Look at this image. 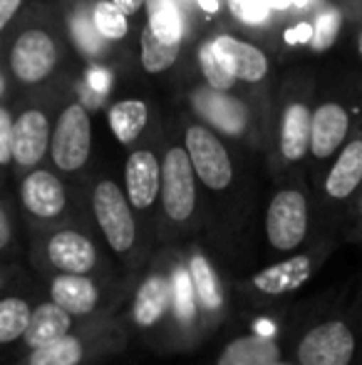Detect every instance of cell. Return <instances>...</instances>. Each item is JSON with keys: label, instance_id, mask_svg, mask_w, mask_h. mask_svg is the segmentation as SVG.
Instances as JSON below:
<instances>
[{"label": "cell", "instance_id": "obj_1", "mask_svg": "<svg viewBox=\"0 0 362 365\" xmlns=\"http://www.w3.org/2000/svg\"><path fill=\"white\" fill-rule=\"evenodd\" d=\"M335 249H338V234H323L308 249L263 261L256 269L236 276V284H233L236 316L280 313L320 274Z\"/></svg>", "mask_w": 362, "mask_h": 365}, {"label": "cell", "instance_id": "obj_2", "mask_svg": "<svg viewBox=\"0 0 362 365\" xmlns=\"http://www.w3.org/2000/svg\"><path fill=\"white\" fill-rule=\"evenodd\" d=\"M28 261L40 276L122 271L90 219L30 229Z\"/></svg>", "mask_w": 362, "mask_h": 365}, {"label": "cell", "instance_id": "obj_3", "mask_svg": "<svg viewBox=\"0 0 362 365\" xmlns=\"http://www.w3.org/2000/svg\"><path fill=\"white\" fill-rule=\"evenodd\" d=\"M174 244L159 246L147 266L134 276L129 298L122 308V321L132 333V341L166 356L169 351L171 308H174Z\"/></svg>", "mask_w": 362, "mask_h": 365}, {"label": "cell", "instance_id": "obj_4", "mask_svg": "<svg viewBox=\"0 0 362 365\" xmlns=\"http://www.w3.org/2000/svg\"><path fill=\"white\" fill-rule=\"evenodd\" d=\"M87 217L124 274H139L154 256L156 246L149 241L134 207L127 199L124 184L110 177L92 182Z\"/></svg>", "mask_w": 362, "mask_h": 365}, {"label": "cell", "instance_id": "obj_5", "mask_svg": "<svg viewBox=\"0 0 362 365\" xmlns=\"http://www.w3.org/2000/svg\"><path fill=\"white\" fill-rule=\"evenodd\" d=\"M295 365L362 363V291L350 306H335L305 318L288 346Z\"/></svg>", "mask_w": 362, "mask_h": 365}, {"label": "cell", "instance_id": "obj_6", "mask_svg": "<svg viewBox=\"0 0 362 365\" xmlns=\"http://www.w3.org/2000/svg\"><path fill=\"white\" fill-rule=\"evenodd\" d=\"M132 333L122 316L82 321L63 338L3 365H102L129 348Z\"/></svg>", "mask_w": 362, "mask_h": 365}, {"label": "cell", "instance_id": "obj_7", "mask_svg": "<svg viewBox=\"0 0 362 365\" xmlns=\"http://www.w3.org/2000/svg\"><path fill=\"white\" fill-rule=\"evenodd\" d=\"M179 246L191 274L198 308H201L203 336L206 341H211L236 318V298H233L236 271L203 236L188 239Z\"/></svg>", "mask_w": 362, "mask_h": 365}, {"label": "cell", "instance_id": "obj_8", "mask_svg": "<svg viewBox=\"0 0 362 365\" xmlns=\"http://www.w3.org/2000/svg\"><path fill=\"white\" fill-rule=\"evenodd\" d=\"M198 177L186 147H169L161 157V246L203 236Z\"/></svg>", "mask_w": 362, "mask_h": 365}, {"label": "cell", "instance_id": "obj_9", "mask_svg": "<svg viewBox=\"0 0 362 365\" xmlns=\"http://www.w3.org/2000/svg\"><path fill=\"white\" fill-rule=\"evenodd\" d=\"M325 231L320 226L318 209L310 194L298 184H288L273 192L263 212V249L266 261L303 251L320 239Z\"/></svg>", "mask_w": 362, "mask_h": 365}, {"label": "cell", "instance_id": "obj_10", "mask_svg": "<svg viewBox=\"0 0 362 365\" xmlns=\"http://www.w3.org/2000/svg\"><path fill=\"white\" fill-rule=\"evenodd\" d=\"M137 274H53L40 276L45 291L80 323L119 316Z\"/></svg>", "mask_w": 362, "mask_h": 365}, {"label": "cell", "instance_id": "obj_11", "mask_svg": "<svg viewBox=\"0 0 362 365\" xmlns=\"http://www.w3.org/2000/svg\"><path fill=\"white\" fill-rule=\"evenodd\" d=\"M0 351L3 361H8L28 331L35 306L48 291L30 261L0 266Z\"/></svg>", "mask_w": 362, "mask_h": 365}, {"label": "cell", "instance_id": "obj_12", "mask_svg": "<svg viewBox=\"0 0 362 365\" xmlns=\"http://www.w3.org/2000/svg\"><path fill=\"white\" fill-rule=\"evenodd\" d=\"M18 204L28 221V229L85 219L82 214L73 212V197L65 179L53 169H45L43 164L25 172V177L20 179Z\"/></svg>", "mask_w": 362, "mask_h": 365}, {"label": "cell", "instance_id": "obj_13", "mask_svg": "<svg viewBox=\"0 0 362 365\" xmlns=\"http://www.w3.org/2000/svg\"><path fill=\"white\" fill-rule=\"evenodd\" d=\"M124 192L151 244L159 249L161 226V159L151 149H134L124 164Z\"/></svg>", "mask_w": 362, "mask_h": 365}, {"label": "cell", "instance_id": "obj_14", "mask_svg": "<svg viewBox=\"0 0 362 365\" xmlns=\"http://www.w3.org/2000/svg\"><path fill=\"white\" fill-rule=\"evenodd\" d=\"M171 281H174V308H171L169 351H166V356H188V353H196L208 341L203 336L201 308H198L193 281L191 274H188L186 261L181 256L179 244H174Z\"/></svg>", "mask_w": 362, "mask_h": 365}, {"label": "cell", "instance_id": "obj_15", "mask_svg": "<svg viewBox=\"0 0 362 365\" xmlns=\"http://www.w3.org/2000/svg\"><path fill=\"white\" fill-rule=\"evenodd\" d=\"M183 147H186L191 164L196 169V177L201 187L208 194H226L236 184V167L228 154L226 145L213 135L208 127L191 125L183 137Z\"/></svg>", "mask_w": 362, "mask_h": 365}, {"label": "cell", "instance_id": "obj_16", "mask_svg": "<svg viewBox=\"0 0 362 365\" xmlns=\"http://www.w3.org/2000/svg\"><path fill=\"white\" fill-rule=\"evenodd\" d=\"M362 189V137L348 142L338 152L335 162L330 164V169L323 177V187H320V207L328 209V231L338 234L340 229V209L350 207V202L355 199ZM340 236V234H338Z\"/></svg>", "mask_w": 362, "mask_h": 365}, {"label": "cell", "instance_id": "obj_17", "mask_svg": "<svg viewBox=\"0 0 362 365\" xmlns=\"http://www.w3.org/2000/svg\"><path fill=\"white\" fill-rule=\"evenodd\" d=\"M92 154V122L85 105H70L53 130L50 162L60 174L75 177L85 169Z\"/></svg>", "mask_w": 362, "mask_h": 365}, {"label": "cell", "instance_id": "obj_18", "mask_svg": "<svg viewBox=\"0 0 362 365\" xmlns=\"http://www.w3.org/2000/svg\"><path fill=\"white\" fill-rule=\"evenodd\" d=\"M283 358H288V348L283 346V341L273 333L253 328V331L233 333L228 341H223L211 365H273Z\"/></svg>", "mask_w": 362, "mask_h": 365}, {"label": "cell", "instance_id": "obj_19", "mask_svg": "<svg viewBox=\"0 0 362 365\" xmlns=\"http://www.w3.org/2000/svg\"><path fill=\"white\" fill-rule=\"evenodd\" d=\"M58 65V48L45 30H25L10 50V70L20 82L45 80Z\"/></svg>", "mask_w": 362, "mask_h": 365}, {"label": "cell", "instance_id": "obj_20", "mask_svg": "<svg viewBox=\"0 0 362 365\" xmlns=\"http://www.w3.org/2000/svg\"><path fill=\"white\" fill-rule=\"evenodd\" d=\"M78 323L80 321L73 316V313L65 311V308L60 306L58 301H53L50 296H45L43 301L35 306V313H33V318H30L28 331H25L23 341H20V346L15 348V353L8 358V361L58 341V338H63L65 333L73 331ZM8 361H3V363H8Z\"/></svg>", "mask_w": 362, "mask_h": 365}, {"label": "cell", "instance_id": "obj_21", "mask_svg": "<svg viewBox=\"0 0 362 365\" xmlns=\"http://www.w3.org/2000/svg\"><path fill=\"white\" fill-rule=\"evenodd\" d=\"M50 145H53V132L45 112L28 110L15 120L13 164H18L23 172L40 167V162L50 154Z\"/></svg>", "mask_w": 362, "mask_h": 365}, {"label": "cell", "instance_id": "obj_22", "mask_svg": "<svg viewBox=\"0 0 362 365\" xmlns=\"http://www.w3.org/2000/svg\"><path fill=\"white\" fill-rule=\"evenodd\" d=\"M350 117L345 107L338 102H325L313 112V145H310V157L315 162H328L335 154L348 145Z\"/></svg>", "mask_w": 362, "mask_h": 365}, {"label": "cell", "instance_id": "obj_23", "mask_svg": "<svg viewBox=\"0 0 362 365\" xmlns=\"http://www.w3.org/2000/svg\"><path fill=\"white\" fill-rule=\"evenodd\" d=\"M193 107L206 122H211L218 132L231 137H241L248 127V112L238 100L228 97L216 87H203L193 95Z\"/></svg>", "mask_w": 362, "mask_h": 365}, {"label": "cell", "instance_id": "obj_24", "mask_svg": "<svg viewBox=\"0 0 362 365\" xmlns=\"http://www.w3.org/2000/svg\"><path fill=\"white\" fill-rule=\"evenodd\" d=\"M313 145V112L303 102H293L285 107L280 120L278 152L285 164H298L310 154Z\"/></svg>", "mask_w": 362, "mask_h": 365}, {"label": "cell", "instance_id": "obj_25", "mask_svg": "<svg viewBox=\"0 0 362 365\" xmlns=\"http://www.w3.org/2000/svg\"><path fill=\"white\" fill-rule=\"evenodd\" d=\"M28 234L30 229L20 204L15 209L13 202L5 199L0 207V266L28 261Z\"/></svg>", "mask_w": 362, "mask_h": 365}, {"label": "cell", "instance_id": "obj_26", "mask_svg": "<svg viewBox=\"0 0 362 365\" xmlns=\"http://www.w3.org/2000/svg\"><path fill=\"white\" fill-rule=\"evenodd\" d=\"M213 43H216L218 53L226 58V63L231 65V70L236 73L238 80L258 82L266 77L268 60L258 48L243 43V40L231 38V35H218V38H213Z\"/></svg>", "mask_w": 362, "mask_h": 365}, {"label": "cell", "instance_id": "obj_27", "mask_svg": "<svg viewBox=\"0 0 362 365\" xmlns=\"http://www.w3.org/2000/svg\"><path fill=\"white\" fill-rule=\"evenodd\" d=\"M149 112L142 100H122L110 110V130L119 145H132L142 137Z\"/></svg>", "mask_w": 362, "mask_h": 365}, {"label": "cell", "instance_id": "obj_28", "mask_svg": "<svg viewBox=\"0 0 362 365\" xmlns=\"http://www.w3.org/2000/svg\"><path fill=\"white\" fill-rule=\"evenodd\" d=\"M147 15L149 28L159 40L171 45H181L183 38V20L176 0H147Z\"/></svg>", "mask_w": 362, "mask_h": 365}, {"label": "cell", "instance_id": "obj_29", "mask_svg": "<svg viewBox=\"0 0 362 365\" xmlns=\"http://www.w3.org/2000/svg\"><path fill=\"white\" fill-rule=\"evenodd\" d=\"M198 63H201V73L211 87L226 92L236 85V80H238L236 73H233L231 65L226 63V58L218 53L213 40H208V43L201 45V50H198Z\"/></svg>", "mask_w": 362, "mask_h": 365}, {"label": "cell", "instance_id": "obj_30", "mask_svg": "<svg viewBox=\"0 0 362 365\" xmlns=\"http://www.w3.org/2000/svg\"><path fill=\"white\" fill-rule=\"evenodd\" d=\"M179 48L181 45H171L159 40L151 28L147 25V30L142 33V65H144L147 73H164L179 58Z\"/></svg>", "mask_w": 362, "mask_h": 365}, {"label": "cell", "instance_id": "obj_31", "mask_svg": "<svg viewBox=\"0 0 362 365\" xmlns=\"http://www.w3.org/2000/svg\"><path fill=\"white\" fill-rule=\"evenodd\" d=\"M92 20H95L97 30H100V35L105 40H122L127 35V30H129L127 13L115 0H100V3H95Z\"/></svg>", "mask_w": 362, "mask_h": 365}, {"label": "cell", "instance_id": "obj_32", "mask_svg": "<svg viewBox=\"0 0 362 365\" xmlns=\"http://www.w3.org/2000/svg\"><path fill=\"white\" fill-rule=\"evenodd\" d=\"M315 35H313V48L315 50H328L335 43L340 33V10L338 8H325L315 20Z\"/></svg>", "mask_w": 362, "mask_h": 365}, {"label": "cell", "instance_id": "obj_33", "mask_svg": "<svg viewBox=\"0 0 362 365\" xmlns=\"http://www.w3.org/2000/svg\"><path fill=\"white\" fill-rule=\"evenodd\" d=\"M228 8H231V13L246 25L266 23L273 10L271 5H268V0H228Z\"/></svg>", "mask_w": 362, "mask_h": 365}, {"label": "cell", "instance_id": "obj_34", "mask_svg": "<svg viewBox=\"0 0 362 365\" xmlns=\"http://www.w3.org/2000/svg\"><path fill=\"white\" fill-rule=\"evenodd\" d=\"M73 33H75V40H78V48L85 50L87 55H95L100 53V30H97L95 20L87 18L85 13L75 15L73 20Z\"/></svg>", "mask_w": 362, "mask_h": 365}, {"label": "cell", "instance_id": "obj_35", "mask_svg": "<svg viewBox=\"0 0 362 365\" xmlns=\"http://www.w3.org/2000/svg\"><path fill=\"white\" fill-rule=\"evenodd\" d=\"M340 236L345 241H355V244H362V189L355 194V199L348 207V217L340 221Z\"/></svg>", "mask_w": 362, "mask_h": 365}, {"label": "cell", "instance_id": "obj_36", "mask_svg": "<svg viewBox=\"0 0 362 365\" xmlns=\"http://www.w3.org/2000/svg\"><path fill=\"white\" fill-rule=\"evenodd\" d=\"M13 135L15 122L8 110H0V164L10 167L13 164Z\"/></svg>", "mask_w": 362, "mask_h": 365}, {"label": "cell", "instance_id": "obj_37", "mask_svg": "<svg viewBox=\"0 0 362 365\" xmlns=\"http://www.w3.org/2000/svg\"><path fill=\"white\" fill-rule=\"evenodd\" d=\"M82 90H95V95H105L110 90V73L107 70H100V68H92L87 73V80H85Z\"/></svg>", "mask_w": 362, "mask_h": 365}, {"label": "cell", "instance_id": "obj_38", "mask_svg": "<svg viewBox=\"0 0 362 365\" xmlns=\"http://www.w3.org/2000/svg\"><path fill=\"white\" fill-rule=\"evenodd\" d=\"M313 35H315V28H310L308 23H300L295 28H290L285 33V43L290 45H303V43H313Z\"/></svg>", "mask_w": 362, "mask_h": 365}, {"label": "cell", "instance_id": "obj_39", "mask_svg": "<svg viewBox=\"0 0 362 365\" xmlns=\"http://www.w3.org/2000/svg\"><path fill=\"white\" fill-rule=\"evenodd\" d=\"M23 0H0V25H8Z\"/></svg>", "mask_w": 362, "mask_h": 365}, {"label": "cell", "instance_id": "obj_40", "mask_svg": "<svg viewBox=\"0 0 362 365\" xmlns=\"http://www.w3.org/2000/svg\"><path fill=\"white\" fill-rule=\"evenodd\" d=\"M115 3L119 5V8L124 10L127 15H132V13H137L142 5H147V0H115Z\"/></svg>", "mask_w": 362, "mask_h": 365}, {"label": "cell", "instance_id": "obj_41", "mask_svg": "<svg viewBox=\"0 0 362 365\" xmlns=\"http://www.w3.org/2000/svg\"><path fill=\"white\" fill-rule=\"evenodd\" d=\"M271 8H278V10H288L290 5H295V0H268Z\"/></svg>", "mask_w": 362, "mask_h": 365}, {"label": "cell", "instance_id": "obj_42", "mask_svg": "<svg viewBox=\"0 0 362 365\" xmlns=\"http://www.w3.org/2000/svg\"><path fill=\"white\" fill-rule=\"evenodd\" d=\"M198 3H201V8H203V10H208V13H211V10H216V8H218V3H216V0H198Z\"/></svg>", "mask_w": 362, "mask_h": 365}, {"label": "cell", "instance_id": "obj_43", "mask_svg": "<svg viewBox=\"0 0 362 365\" xmlns=\"http://www.w3.org/2000/svg\"><path fill=\"white\" fill-rule=\"evenodd\" d=\"M310 3H313V0H295V5H298V8H308Z\"/></svg>", "mask_w": 362, "mask_h": 365}, {"label": "cell", "instance_id": "obj_44", "mask_svg": "<svg viewBox=\"0 0 362 365\" xmlns=\"http://www.w3.org/2000/svg\"><path fill=\"white\" fill-rule=\"evenodd\" d=\"M360 55H362V35H360Z\"/></svg>", "mask_w": 362, "mask_h": 365}, {"label": "cell", "instance_id": "obj_45", "mask_svg": "<svg viewBox=\"0 0 362 365\" xmlns=\"http://www.w3.org/2000/svg\"><path fill=\"white\" fill-rule=\"evenodd\" d=\"M360 365H362V363H360Z\"/></svg>", "mask_w": 362, "mask_h": 365}, {"label": "cell", "instance_id": "obj_46", "mask_svg": "<svg viewBox=\"0 0 362 365\" xmlns=\"http://www.w3.org/2000/svg\"><path fill=\"white\" fill-rule=\"evenodd\" d=\"M360 291H362V289H360Z\"/></svg>", "mask_w": 362, "mask_h": 365}]
</instances>
